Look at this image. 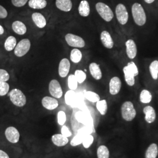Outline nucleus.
I'll list each match as a JSON object with an SVG mask.
<instances>
[{
	"mask_svg": "<svg viewBox=\"0 0 158 158\" xmlns=\"http://www.w3.org/2000/svg\"><path fill=\"white\" fill-rule=\"evenodd\" d=\"M121 85L122 83L118 77H113L111 79L109 83L110 93L113 96L118 94L121 90Z\"/></svg>",
	"mask_w": 158,
	"mask_h": 158,
	"instance_id": "nucleus-12",
	"label": "nucleus"
},
{
	"mask_svg": "<svg viewBox=\"0 0 158 158\" xmlns=\"http://www.w3.org/2000/svg\"><path fill=\"white\" fill-rule=\"evenodd\" d=\"M0 158H10V157L6 153L0 149Z\"/></svg>",
	"mask_w": 158,
	"mask_h": 158,
	"instance_id": "nucleus-43",
	"label": "nucleus"
},
{
	"mask_svg": "<svg viewBox=\"0 0 158 158\" xmlns=\"http://www.w3.org/2000/svg\"><path fill=\"white\" fill-rule=\"evenodd\" d=\"M10 98L11 102L19 107H23L27 103V98L23 91L18 89H12L10 94Z\"/></svg>",
	"mask_w": 158,
	"mask_h": 158,
	"instance_id": "nucleus-5",
	"label": "nucleus"
},
{
	"mask_svg": "<svg viewBox=\"0 0 158 158\" xmlns=\"http://www.w3.org/2000/svg\"><path fill=\"white\" fill-rule=\"evenodd\" d=\"M100 40L102 44L106 48L109 49H112L114 43L110 34L107 31H103L100 35Z\"/></svg>",
	"mask_w": 158,
	"mask_h": 158,
	"instance_id": "nucleus-13",
	"label": "nucleus"
},
{
	"mask_svg": "<svg viewBox=\"0 0 158 158\" xmlns=\"http://www.w3.org/2000/svg\"><path fill=\"white\" fill-rule=\"evenodd\" d=\"M68 86L72 90H75L77 88L78 82L74 75L70 74L68 77Z\"/></svg>",
	"mask_w": 158,
	"mask_h": 158,
	"instance_id": "nucleus-33",
	"label": "nucleus"
},
{
	"mask_svg": "<svg viewBox=\"0 0 158 158\" xmlns=\"http://www.w3.org/2000/svg\"><path fill=\"white\" fill-rule=\"evenodd\" d=\"M52 141L57 147H63L68 144L69 139L68 137L63 135L62 134H57L52 136Z\"/></svg>",
	"mask_w": 158,
	"mask_h": 158,
	"instance_id": "nucleus-19",
	"label": "nucleus"
},
{
	"mask_svg": "<svg viewBox=\"0 0 158 158\" xmlns=\"http://www.w3.org/2000/svg\"><path fill=\"white\" fill-rule=\"evenodd\" d=\"M29 6L33 9H43L47 6V1L46 0H29Z\"/></svg>",
	"mask_w": 158,
	"mask_h": 158,
	"instance_id": "nucleus-25",
	"label": "nucleus"
},
{
	"mask_svg": "<svg viewBox=\"0 0 158 158\" xmlns=\"http://www.w3.org/2000/svg\"><path fill=\"white\" fill-rule=\"evenodd\" d=\"M8 16V12L6 10V8L2 6H0V18L4 19L6 18Z\"/></svg>",
	"mask_w": 158,
	"mask_h": 158,
	"instance_id": "nucleus-42",
	"label": "nucleus"
},
{
	"mask_svg": "<svg viewBox=\"0 0 158 158\" xmlns=\"http://www.w3.org/2000/svg\"><path fill=\"white\" fill-rule=\"evenodd\" d=\"M42 104L44 107L48 110H53L59 106V103L56 99L48 96L42 98Z\"/></svg>",
	"mask_w": 158,
	"mask_h": 158,
	"instance_id": "nucleus-15",
	"label": "nucleus"
},
{
	"mask_svg": "<svg viewBox=\"0 0 158 158\" xmlns=\"http://www.w3.org/2000/svg\"><path fill=\"white\" fill-rule=\"evenodd\" d=\"M152 100L151 93L148 90L144 89L141 91L139 95V100L143 104H149Z\"/></svg>",
	"mask_w": 158,
	"mask_h": 158,
	"instance_id": "nucleus-26",
	"label": "nucleus"
},
{
	"mask_svg": "<svg viewBox=\"0 0 158 158\" xmlns=\"http://www.w3.org/2000/svg\"><path fill=\"white\" fill-rule=\"evenodd\" d=\"M32 19L35 24L40 28H44L46 25V20L45 17L40 13L35 12L32 15Z\"/></svg>",
	"mask_w": 158,
	"mask_h": 158,
	"instance_id": "nucleus-18",
	"label": "nucleus"
},
{
	"mask_svg": "<svg viewBox=\"0 0 158 158\" xmlns=\"http://www.w3.org/2000/svg\"><path fill=\"white\" fill-rule=\"evenodd\" d=\"M65 40L69 45L74 48H82L85 45V40L80 36L74 34H67L65 36Z\"/></svg>",
	"mask_w": 158,
	"mask_h": 158,
	"instance_id": "nucleus-8",
	"label": "nucleus"
},
{
	"mask_svg": "<svg viewBox=\"0 0 158 158\" xmlns=\"http://www.w3.org/2000/svg\"><path fill=\"white\" fill-rule=\"evenodd\" d=\"M121 115L127 121H131L135 118L136 111L133 103L130 101L125 102L121 106Z\"/></svg>",
	"mask_w": 158,
	"mask_h": 158,
	"instance_id": "nucleus-3",
	"label": "nucleus"
},
{
	"mask_svg": "<svg viewBox=\"0 0 158 158\" xmlns=\"http://www.w3.org/2000/svg\"><path fill=\"white\" fill-rule=\"evenodd\" d=\"M115 15L118 23L124 25L128 21L129 15L126 6L123 4H118L115 8Z\"/></svg>",
	"mask_w": 158,
	"mask_h": 158,
	"instance_id": "nucleus-6",
	"label": "nucleus"
},
{
	"mask_svg": "<svg viewBox=\"0 0 158 158\" xmlns=\"http://www.w3.org/2000/svg\"><path fill=\"white\" fill-rule=\"evenodd\" d=\"M89 70L92 77L97 80L102 79V72L100 65L95 62L91 63L89 65Z\"/></svg>",
	"mask_w": 158,
	"mask_h": 158,
	"instance_id": "nucleus-17",
	"label": "nucleus"
},
{
	"mask_svg": "<svg viewBox=\"0 0 158 158\" xmlns=\"http://www.w3.org/2000/svg\"><path fill=\"white\" fill-rule=\"evenodd\" d=\"M56 6L62 11L69 12L72 8V2L71 0H56Z\"/></svg>",
	"mask_w": 158,
	"mask_h": 158,
	"instance_id": "nucleus-21",
	"label": "nucleus"
},
{
	"mask_svg": "<svg viewBox=\"0 0 158 158\" xmlns=\"http://www.w3.org/2000/svg\"><path fill=\"white\" fill-rule=\"evenodd\" d=\"M61 133L63 135L66 136V137H70L72 136V132H70V131L69 130L68 127L66 126L63 125L62 127V130H61Z\"/></svg>",
	"mask_w": 158,
	"mask_h": 158,
	"instance_id": "nucleus-41",
	"label": "nucleus"
},
{
	"mask_svg": "<svg viewBox=\"0 0 158 158\" xmlns=\"http://www.w3.org/2000/svg\"><path fill=\"white\" fill-rule=\"evenodd\" d=\"M82 59V53L77 48L73 49L71 51L70 59L74 63H78L81 61Z\"/></svg>",
	"mask_w": 158,
	"mask_h": 158,
	"instance_id": "nucleus-30",
	"label": "nucleus"
},
{
	"mask_svg": "<svg viewBox=\"0 0 158 158\" xmlns=\"http://www.w3.org/2000/svg\"><path fill=\"white\" fill-rule=\"evenodd\" d=\"M79 14L81 17H87L90 15V7L89 2L87 0H82L78 8Z\"/></svg>",
	"mask_w": 158,
	"mask_h": 158,
	"instance_id": "nucleus-20",
	"label": "nucleus"
},
{
	"mask_svg": "<svg viewBox=\"0 0 158 158\" xmlns=\"http://www.w3.org/2000/svg\"><path fill=\"white\" fill-rule=\"evenodd\" d=\"M49 91L52 96L60 98L63 96V90L59 82L56 80H51L49 85Z\"/></svg>",
	"mask_w": 158,
	"mask_h": 158,
	"instance_id": "nucleus-9",
	"label": "nucleus"
},
{
	"mask_svg": "<svg viewBox=\"0 0 158 158\" xmlns=\"http://www.w3.org/2000/svg\"><path fill=\"white\" fill-rule=\"evenodd\" d=\"M132 15L134 23L138 26H143L147 23V15L145 11L141 4L134 3L131 8Z\"/></svg>",
	"mask_w": 158,
	"mask_h": 158,
	"instance_id": "nucleus-2",
	"label": "nucleus"
},
{
	"mask_svg": "<svg viewBox=\"0 0 158 158\" xmlns=\"http://www.w3.org/2000/svg\"><path fill=\"white\" fill-rule=\"evenodd\" d=\"M12 28L16 34L19 35H24L27 31L26 25L23 22L19 21H14L12 25Z\"/></svg>",
	"mask_w": 158,
	"mask_h": 158,
	"instance_id": "nucleus-22",
	"label": "nucleus"
},
{
	"mask_svg": "<svg viewBox=\"0 0 158 158\" xmlns=\"http://www.w3.org/2000/svg\"><path fill=\"white\" fill-rule=\"evenodd\" d=\"M126 54L130 59H134L137 55V46L135 41L132 39L127 40L125 44Z\"/></svg>",
	"mask_w": 158,
	"mask_h": 158,
	"instance_id": "nucleus-10",
	"label": "nucleus"
},
{
	"mask_svg": "<svg viewBox=\"0 0 158 158\" xmlns=\"http://www.w3.org/2000/svg\"><path fill=\"white\" fill-rule=\"evenodd\" d=\"M4 33V28L0 25V35H2Z\"/></svg>",
	"mask_w": 158,
	"mask_h": 158,
	"instance_id": "nucleus-44",
	"label": "nucleus"
},
{
	"mask_svg": "<svg viewBox=\"0 0 158 158\" xmlns=\"http://www.w3.org/2000/svg\"><path fill=\"white\" fill-rule=\"evenodd\" d=\"M70 68V63L67 58L61 60L59 65V74L61 77H66L68 76Z\"/></svg>",
	"mask_w": 158,
	"mask_h": 158,
	"instance_id": "nucleus-14",
	"label": "nucleus"
},
{
	"mask_svg": "<svg viewBox=\"0 0 158 158\" xmlns=\"http://www.w3.org/2000/svg\"><path fill=\"white\" fill-rule=\"evenodd\" d=\"M158 155V145L153 143L148 148L145 152V158H156Z\"/></svg>",
	"mask_w": 158,
	"mask_h": 158,
	"instance_id": "nucleus-23",
	"label": "nucleus"
},
{
	"mask_svg": "<svg viewBox=\"0 0 158 158\" xmlns=\"http://www.w3.org/2000/svg\"><path fill=\"white\" fill-rule=\"evenodd\" d=\"M149 73L153 80L158 79V60H155L151 63L149 66Z\"/></svg>",
	"mask_w": 158,
	"mask_h": 158,
	"instance_id": "nucleus-27",
	"label": "nucleus"
},
{
	"mask_svg": "<svg viewBox=\"0 0 158 158\" xmlns=\"http://www.w3.org/2000/svg\"><path fill=\"white\" fill-rule=\"evenodd\" d=\"M96 107L102 115H104L107 112V102L106 100H102L97 102Z\"/></svg>",
	"mask_w": 158,
	"mask_h": 158,
	"instance_id": "nucleus-29",
	"label": "nucleus"
},
{
	"mask_svg": "<svg viewBox=\"0 0 158 158\" xmlns=\"http://www.w3.org/2000/svg\"><path fill=\"white\" fill-rule=\"evenodd\" d=\"M123 73L125 82L129 86H133L135 85V77L139 74V70L135 63L130 62L123 68Z\"/></svg>",
	"mask_w": 158,
	"mask_h": 158,
	"instance_id": "nucleus-1",
	"label": "nucleus"
},
{
	"mask_svg": "<svg viewBox=\"0 0 158 158\" xmlns=\"http://www.w3.org/2000/svg\"><path fill=\"white\" fill-rule=\"evenodd\" d=\"M96 9L99 15L106 22H110L114 18V13L112 10L107 4L99 2L96 5Z\"/></svg>",
	"mask_w": 158,
	"mask_h": 158,
	"instance_id": "nucleus-4",
	"label": "nucleus"
},
{
	"mask_svg": "<svg viewBox=\"0 0 158 158\" xmlns=\"http://www.w3.org/2000/svg\"><path fill=\"white\" fill-rule=\"evenodd\" d=\"M155 1V0H144V1H145L146 3L149 4H152Z\"/></svg>",
	"mask_w": 158,
	"mask_h": 158,
	"instance_id": "nucleus-45",
	"label": "nucleus"
},
{
	"mask_svg": "<svg viewBox=\"0 0 158 158\" xmlns=\"http://www.w3.org/2000/svg\"><path fill=\"white\" fill-rule=\"evenodd\" d=\"M17 45V40L14 36H10L6 40L4 47L6 51H11L15 49Z\"/></svg>",
	"mask_w": 158,
	"mask_h": 158,
	"instance_id": "nucleus-28",
	"label": "nucleus"
},
{
	"mask_svg": "<svg viewBox=\"0 0 158 158\" xmlns=\"http://www.w3.org/2000/svg\"><path fill=\"white\" fill-rule=\"evenodd\" d=\"M64 100L67 105L74 106L76 101V94L74 90L68 91L64 96Z\"/></svg>",
	"mask_w": 158,
	"mask_h": 158,
	"instance_id": "nucleus-24",
	"label": "nucleus"
},
{
	"mask_svg": "<svg viewBox=\"0 0 158 158\" xmlns=\"http://www.w3.org/2000/svg\"><path fill=\"white\" fill-rule=\"evenodd\" d=\"M10 79V74L4 69H0V82H6Z\"/></svg>",
	"mask_w": 158,
	"mask_h": 158,
	"instance_id": "nucleus-39",
	"label": "nucleus"
},
{
	"mask_svg": "<svg viewBox=\"0 0 158 158\" xmlns=\"http://www.w3.org/2000/svg\"><path fill=\"white\" fill-rule=\"evenodd\" d=\"M10 90V85L6 82H0V96H6Z\"/></svg>",
	"mask_w": 158,
	"mask_h": 158,
	"instance_id": "nucleus-37",
	"label": "nucleus"
},
{
	"mask_svg": "<svg viewBox=\"0 0 158 158\" xmlns=\"http://www.w3.org/2000/svg\"><path fill=\"white\" fill-rule=\"evenodd\" d=\"M94 142V137L91 135H85L83 138L82 144L85 148L87 149L90 148Z\"/></svg>",
	"mask_w": 158,
	"mask_h": 158,
	"instance_id": "nucleus-35",
	"label": "nucleus"
},
{
	"mask_svg": "<svg viewBox=\"0 0 158 158\" xmlns=\"http://www.w3.org/2000/svg\"><path fill=\"white\" fill-rule=\"evenodd\" d=\"M85 136L82 134H77V135L74 136L73 138L70 142V145L73 147H76V146L80 145L81 143H82L83 139V138Z\"/></svg>",
	"mask_w": 158,
	"mask_h": 158,
	"instance_id": "nucleus-36",
	"label": "nucleus"
},
{
	"mask_svg": "<svg viewBox=\"0 0 158 158\" xmlns=\"http://www.w3.org/2000/svg\"><path fill=\"white\" fill-rule=\"evenodd\" d=\"M28 0H11L12 4L17 7H21L25 6Z\"/></svg>",
	"mask_w": 158,
	"mask_h": 158,
	"instance_id": "nucleus-40",
	"label": "nucleus"
},
{
	"mask_svg": "<svg viewBox=\"0 0 158 158\" xmlns=\"http://www.w3.org/2000/svg\"><path fill=\"white\" fill-rule=\"evenodd\" d=\"M97 154L98 158H109L110 157L109 150L107 147L105 145H101L98 148Z\"/></svg>",
	"mask_w": 158,
	"mask_h": 158,
	"instance_id": "nucleus-31",
	"label": "nucleus"
},
{
	"mask_svg": "<svg viewBox=\"0 0 158 158\" xmlns=\"http://www.w3.org/2000/svg\"><path fill=\"white\" fill-rule=\"evenodd\" d=\"M85 97L89 102H97L100 100V97L98 94L91 91H87L85 93Z\"/></svg>",
	"mask_w": 158,
	"mask_h": 158,
	"instance_id": "nucleus-32",
	"label": "nucleus"
},
{
	"mask_svg": "<svg viewBox=\"0 0 158 158\" xmlns=\"http://www.w3.org/2000/svg\"><path fill=\"white\" fill-rule=\"evenodd\" d=\"M5 135L6 139L12 143H16L19 140L20 134L17 128L14 127H9L6 129Z\"/></svg>",
	"mask_w": 158,
	"mask_h": 158,
	"instance_id": "nucleus-11",
	"label": "nucleus"
},
{
	"mask_svg": "<svg viewBox=\"0 0 158 158\" xmlns=\"http://www.w3.org/2000/svg\"><path fill=\"white\" fill-rule=\"evenodd\" d=\"M74 76L77 79L78 83H83L87 77L86 74L85 72L81 70H77L74 73Z\"/></svg>",
	"mask_w": 158,
	"mask_h": 158,
	"instance_id": "nucleus-34",
	"label": "nucleus"
},
{
	"mask_svg": "<svg viewBox=\"0 0 158 158\" xmlns=\"http://www.w3.org/2000/svg\"><path fill=\"white\" fill-rule=\"evenodd\" d=\"M66 121V114L63 111H60L57 114V121L60 125H64Z\"/></svg>",
	"mask_w": 158,
	"mask_h": 158,
	"instance_id": "nucleus-38",
	"label": "nucleus"
},
{
	"mask_svg": "<svg viewBox=\"0 0 158 158\" xmlns=\"http://www.w3.org/2000/svg\"><path fill=\"white\" fill-rule=\"evenodd\" d=\"M31 48V42L28 39H23L17 44L14 49V54L17 57L25 55Z\"/></svg>",
	"mask_w": 158,
	"mask_h": 158,
	"instance_id": "nucleus-7",
	"label": "nucleus"
},
{
	"mask_svg": "<svg viewBox=\"0 0 158 158\" xmlns=\"http://www.w3.org/2000/svg\"><path fill=\"white\" fill-rule=\"evenodd\" d=\"M143 112L145 115V119L148 123L152 124L155 121L156 117V111L152 106H147L145 107L143 109Z\"/></svg>",
	"mask_w": 158,
	"mask_h": 158,
	"instance_id": "nucleus-16",
	"label": "nucleus"
}]
</instances>
